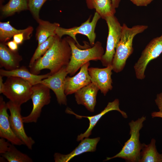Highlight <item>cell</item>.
<instances>
[{"label":"cell","mask_w":162,"mask_h":162,"mask_svg":"<svg viewBox=\"0 0 162 162\" xmlns=\"http://www.w3.org/2000/svg\"><path fill=\"white\" fill-rule=\"evenodd\" d=\"M71 55V49L66 38H62L56 35L52 45L34 62L29 70L33 74L39 75L42 70L48 69L51 75L53 74L67 66Z\"/></svg>","instance_id":"obj_1"},{"label":"cell","mask_w":162,"mask_h":162,"mask_svg":"<svg viewBox=\"0 0 162 162\" xmlns=\"http://www.w3.org/2000/svg\"><path fill=\"white\" fill-rule=\"evenodd\" d=\"M148 28L147 26L144 25H135L129 28L126 24H123L121 39L116 47L112 64L114 71L118 73L123 70L126 60L133 52L134 37Z\"/></svg>","instance_id":"obj_2"},{"label":"cell","mask_w":162,"mask_h":162,"mask_svg":"<svg viewBox=\"0 0 162 162\" xmlns=\"http://www.w3.org/2000/svg\"><path fill=\"white\" fill-rule=\"evenodd\" d=\"M66 38L71 51L70 60L66 68L68 74L71 76L74 75L83 65L90 61H100L104 53L102 44L100 41H97L92 46L82 50L70 37L67 36Z\"/></svg>","instance_id":"obj_3"},{"label":"cell","mask_w":162,"mask_h":162,"mask_svg":"<svg viewBox=\"0 0 162 162\" xmlns=\"http://www.w3.org/2000/svg\"><path fill=\"white\" fill-rule=\"evenodd\" d=\"M146 120V117L142 116L135 121L132 120L129 123L130 129V138L125 143L118 153L112 157H107L105 161L118 158L124 159L127 162L139 161L143 145L139 140L140 131L143 127V123Z\"/></svg>","instance_id":"obj_4"},{"label":"cell","mask_w":162,"mask_h":162,"mask_svg":"<svg viewBox=\"0 0 162 162\" xmlns=\"http://www.w3.org/2000/svg\"><path fill=\"white\" fill-rule=\"evenodd\" d=\"M4 84L3 94L15 104L21 106L31 99L33 86L27 80L19 77L9 76Z\"/></svg>","instance_id":"obj_5"},{"label":"cell","mask_w":162,"mask_h":162,"mask_svg":"<svg viewBox=\"0 0 162 162\" xmlns=\"http://www.w3.org/2000/svg\"><path fill=\"white\" fill-rule=\"evenodd\" d=\"M91 16L80 26H74L69 28H65L59 26L56 31V34L60 38L64 35H68L73 39L77 46L81 48L82 46L77 41L76 35L80 34L86 36L89 40L91 46H93L95 43L96 34L95 29L99 20L101 18L100 15L97 12L94 14L93 19L91 20Z\"/></svg>","instance_id":"obj_6"},{"label":"cell","mask_w":162,"mask_h":162,"mask_svg":"<svg viewBox=\"0 0 162 162\" xmlns=\"http://www.w3.org/2000/svg\"><path fill=\"white\" fill-rule=\"evenodd\" d=\"M107 24L108 34L106 50L100 61L105 67L112 65L116 47L121 38L122 26L115 15L110 16L104 19Z\"/></svg>","instance_id":"obj_7"},{"label":"cell","mask_w":162,"mask_h":162,"mask_svg":"<svg viewBox=\"0 0 162 162\" xmlns=\"http://www.w3.org/2000/svg\"><path fill=\"white\" fill-rule=\"evenodd\" d=\"M50 89L45 85L40 83L32 86L31 97L33 104L32 109L29 115L22 117L24 123L37 122L43 107L49 104L50 102Z\"/></svg>","instance_id":"obj_8"},{"label":"cell","mask_w":162,"mask_h":162,"mask_svg":"<svg viewBox=\"0 0 162 162\" xmlns=\"http://www.w3.org/2000/svg\"><path fill=\"white\" fill-rule=\"evenodd\" d=\"M162 53V34L152 39L143 50L135 63L134 68L136 78L142 80L145 77L147 66L152 60L158 57Z\"/></svg>","instance_id":"obj_9"},{"label":"cell","mask_w":162,"mask_h":162,"mask_svg":"<svg viewBox=\"0 0 162 162\" xmlns=\"http://www.w3.org/2000/svg\"><path fill=\"white\" fill-rule=\"evenodd\" d=\"M10 112V122L12 130L15 134L27 148L32 149L35 143L34 140L28 136L25 131L22 117L21 115V106L15 104L10 101L7 103Z\"/></svg>","instance_id":"obj_10"},{"label":"cell","mask_w":162,"mask_h":162,"mask_svg":"<svg viewBox=\"0 0 162 162\" xmlns=\"http://www.w3.org/2000/svg\"><path fill=\"white\" fill-rule=\"evenodd\" d=\"M66 67H64L56 73L41 81L42 84L50 89L55 94L57 101L59 104L66 105L67 99L64 93V81L68 73Z\"/></svg>","instance_id":"obj_11"},{"label":"cell","mask_w":162,"mask_h":162,"mask_svg":"<svg viewBox=\"0 0 162 162\" xmlns=\"http://www.w3.org/2000/svg\"><path fill=\"white\" fill-rule=\"evenodd\" d=\"M112 70V65L104 68L91 67L88 69L92 82L98 88L104 96L113 88L111 78Z\"/></svg>","instance_id":"obj_12"},{"label":"cell","mask_w":162,"mask_h":162,"mask_svg":"<svg viewBox=\"0 0 162 162\" xmlns=\"http://www.w3.org/2000/svg\"><path fill=\"white\" fill-rule=\"evenodd\" d=\"M119 100L117 99H115L112 102H109L106 106L100 113L92 116H87L78 115L74 112L69 108H67L65 112L66 113L72 114L75 115L77 118H81L82 117L87 118L89 122V126L88 129L83 133L78 135L77 140L80 141L84 138H88L91 135L92 131L94 127L101 118L108 112L112 110H116L119 112L124 118H127L128 116L125 112L121 110L119 108Z\"/></svg>","instance_id":"obj_13"},{"label":"cell","mask_w":162,"mask_h":162,"mask_svg":"<svg viewBox=\"0 0 162 162\" xmlns=\"http://www.w3.org/2000/svg\"><path fill=\"white\" fill-rule=\"evenodd\" d=\"M88 62L81 68L75 75L67 76L64 81V93L66 95L74 93L76 92L92 82L88 69L90 65Z\"/></svg>","instance_id":"obj_14"},{"label":"cell","mask_w":162,"mask_h":162,"mask_svg":"<svg viewBox=\"0 0 162 162\" xmlns=\"http://www.w3.org/2000/svg\"><path fill=\"white\" fill-rule=\"evenodd\" d=\"M7 103L0 97V137L14 145H23V142L15 134L11 128L8 112Z\"/></svg>","instance_id":"obj_15"},{"label":"cell","mask_w":162,"mask_h":162,"mask_svg":"<svg viewBox=\"0 0 162 162\" xmlns=\"http://www.w3.org/2000/svg\"><path fill=\"white\" fill-rule=\"evenodd\" d=\"M98 88L91 82L76 92L75 97L77 103L84 106L88 110L93 112L96 103Z\"/></svg>","instance_id":"obj_16"},{"label":"cell","mask_w":162,"mask_h":162,"mask_svg":"<svg viewBox=\"0 0 162 162\" xmlns=\"http://www.w3.org/2000/svg\"><path fill=\"white\" fill-rule=\"evenodd\" d=\"M100 138L99 137L92 139L85 138L81 140L78 146L68 154L55 153L54 155L55 162H67L74 157L84 152H95Z\"/></svg>","instance_id":"obj_17"},{"label":"cell","mask_w":162,"mask_h":162,"mask_svg":"<svg viewBox=\"0 0 162 162\" xmlns=\"http://www.w3.org/2000/svg\"><path fill=\"white\" fill-rule=\"evenodd\" d=\"M22 58L18 51H13L8 47L6 43H0V67L11 70L19 68Z\"/></svg>","instance_id":"obj_18"},{"label":"cell","mask_w":162,"mask_h":162,"mask_svg":"<svg viewBox=\"0 0 162 162\" xmlns=\"http://www.w3.org/2000/svg\"><path fill=\"white\" fill-rule=\"evenodd\" d=\"M51 75L50 73L40 75L34 74L24 66L11 70L0 69V75L2 77L14 76L21 78L27 80L32 86L39 83L42 80Z\"/></svg>","instance_id":"obj_19"},{"label":"cell","mask_w":162,"mask_h":162,"mask_svg":"<svg viewBox=\"0 0 162 162\" xmlns=\"http://www.w3.org/2000/svg\"><path fill=\"white\" fill-rule=\"evenodd\" d=\"M88 8L95 10L102 19L115 15L116 9L111 0H86Z\"/></svg>","instance_id":"obj_20"},{"label":"cell","mask_w":162,"mask_h":162,"mask_svg":"<svg viewBox=\"0 0 162 162\" xmlns=\"http://www.w3.org/2000/svg\"><path fill=\"white\" fill-rule=\"evenodd\" d=\"M37 22L39 25L36 30L35 37L38 45L50 37L56 35L57 28L60 26L58 23H51L40 19Z\"/></svg>","instance_id":"obj_21"},{"label":"cell","mask_w":162,"mask_h":162,"mask_svg":"<svg viewBox=\"0 0 162 162\" xmlns=\"http://www.w3.org/2000/svg\"><path fill=\"white\" fill-rule=\"evenodd\" d=\"M32 26H28L23 29H17L13 27L9 21L0 22V41L6 43L15 34L21 33L26 34L29 39L33 31Z\"/></svg>","instance_id":"obj_22"},{"label":"cell","mask_w":162,"mask_h":162,"mask_svg":"<svg viewBox=\"0 0 162 162\" xmlns=\"http://www.w3.org/2000/svg\"><path fill=\"white\" fill-rule=\"evenodd\" d=\"M155 143L153 138L149 144L143 143L139 162H162V154L158 152Z\"/></svg>","instance_id":"obj_23"},{"label":"cell","mask_w":162,"mask_h":162,"mask_svg":"<svg viewBox=\"0 0 162 162\" xmlns=\"http://www.w3.org/2000/svg\"><path fill=\"white\" fill-rule=\"evenodd\" d=\"M27 10H28L27 0H9L7 4L0 6L1 13L4 17Z\"/></svg>","instance_id":"obj_24"},{"label":"cell","mask_w":162,"mask_h":162,"mask_svg":"<svg viewBox=\"0 0 162 162\" xmlns=\"http://www.w3.org/2000/svg\"><path fill=\"white\" fill-rule=\"evenodd\" d=\"M3 158L9 162H32V159L27 154L18 150L10 143L5 152L1 154Z\"/></svg>","instance_id":"obj_25"},{"label":"cell","mask_w":162,"mask_h":162,"mask_svg":"<svg viewBox=\"0 0 162 162\" xmlns=\"http://www.w3.org/2000/svg\"><path fill=\"white\" fill-rule=\"evenodd\" d=\"M55 36H50L46 40L38 45L30 60L29 68L36 61L43 56L51 46L54 42Z\"/></svg>","instance_id":"obj_26"},{"label":"cell","mask_w":162,"mask_h":162,"mask_svg":"<svg viewBox=\"0 0 162 162\" xmlns=\"http://www.w3.org/2000/svg\"><path fill=\"white\" fill-rule=\"evenodd\" d=\"M47 0H27L28 10L37 22L40 19L39 13L42 7Z\"/></svg>","instance_id":"obj_27"},{"label":"cell","mask_w":162,"mask_h":162,"mask_svg":"<svg viewBox=\"0 0 162 162\" xmlns=\"http://www.w3.org/2000/svg\"><path fill=\"white\" fill-rule=\"evenodd\" d=\"M13 40L18 45L22 44L24 40H29L27 36L23 33L15 35L13 37Z\"/></svg>","instance_id":"obj_28"},{"label":"cell","mask_w":162,"mask_h":162,"mask_svg":"<svg viewBox=\"0 0 162 162\" xmlns=\"http://www.w3.org/2000/svg\"><path fill=\"white\" fill-rule=\"evenodd\" d=\"M5 139L2 138L0 139V154L4 153L8 149L10 143L8 141L6 142Z\"/></svg>","instance_id":"obj_29"},{"label":"cell","mask_w":162,"mask_h":162,"mask_svg":"<svg viewBox=\"0 0 162 162\" xmlns=\"http://www.w3.org/2000/svg\"><path fill=\"white\" fill-rule=\"evenodd\" d=\"M154 0H130L134 4L137 6H146Z\"/></svg>","instance_id":"obj_30"},{"label":"cell","mask_w":162,"mask_h":162,"mask_svg":"<svg viewBox=\"0 0 162 162\" xmlns=\"http://www.w3.org/2000/svg\"><path fill=\"white\" fill-rule=\"evenodd\" d=\"M6 44L8 48L11 50L13 51H17L18 49V44L14 40L8 41L6 43Z\"/></svg>","instance_id":"obj_31"},{"label":"cell","mask_w":162,"mask_h":162,"mask_svg":"<svg viewBox=\"0 0 162 162\" xmlns=\"http://www.w3.org/2000/svg\"><path fill=\"white\" fill-rule=\"evenodd\" d=\"M155 101L160 111L162 112V92L157 94Z\"/></svg>","instance_id":"obj_32"},{"label":"cell","mask_w":162,"mask_h":162,"mask_svg":"<svg viewBox=\"0 0 162 162\" xmlns=\"http://www.w3.org/2000/svg\"><path fill=\"white\" fill-rule=\"evenodd\" d=\"M3 77L0 75V93H3L4 89V83L3 82Z\"/></svg>","instance_id":"obj_33"},{"label":"cell","mask_w":162,"mask_h":162,"mask_svg":"<svg viewBox=\"0 0 162 162\" xmlns=\"http://www.w3.org/2000/svg\"><path fill=\"white\" fill-rule=\"evenodd\" d=\"M151 116L152 118L155 117H159L162 118V112L160 111L159 112H152Z\"/></svg>","instance_id":"obj_34"},{"label":"cell","mask_w":162,"mask_h":162,"mask_svg":"<svg viewBox=\"0 0 162 162\" xmlns=\"http://www.w3.org/2000/svg\"><path fill=\"white\" fill-rule=\"evenodd\" d=\"M113 7L116 8L119 7L121 0H111Z\"/></svg>","instance_id":"obj_35"},{"label":"cell","mask_w":162,"mask_h":162,"mask_svg":"<svg viewBox=\"0 0 162 162\" xmlns=\"http://www.w3.org/2000/svg\"><path fill=\"white\" fill-rule=\"evenodd\" d=\"M4 2V0H0V6L2 5L3 3Z\"/></svg>","instance_id":"obj_36"},{"label":"cell","mask_w":162,"mask_h":162,"mask_svg":"<svg viewBox=\"0 0 162 162\" xmlns=\"http://www.w3.org/2000/svg\"><path fill=\"white\" fill-rule=\"evenodd\" d=\"M58 0V1H59V0Z\"/></svg>","instance_id":"obj_37"}]
</instances>
